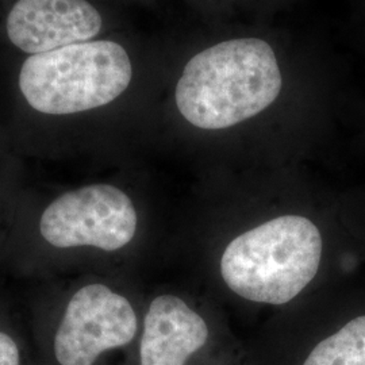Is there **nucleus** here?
Returning a JSON list of instances; mask_svg holds the SVG:
<instances>
[{
	"mask_svg": "<svg viewBox=\"0 0 365 365\" xmlns=\"http://www.w3.org/2000/svg\"><path fill=\"white\" fill-rule=\"evenodd\" d=\"M101 27L102 16L87 0H18L7 18L9 38L33 54L87 42Z\"/></svg>",
	"mask_w": 365,
	"mask_h": 365,
	"instance_id": "obj_6",
	"label": "nucleus"
},
{
	"mask_svg": "<svg viewBox=\"0 0 365 365\" xmlns=\"http://www.w3.org/2000/svg\"><path fill=\"white\" fill-rule=\"evenodd\" d=\"M0 365H19L18 346L9 334L0 331Z\"/></svg>",
	"mask_w": 365,
	"mask_h": 365,
	"instance_id": "obj_9",
	"label": "nucleus"
},
{
	"mask_svg": "<svg viewBox=\"0 0 365 365\" xmlns=\"http://www.w3.org/2000/svg\"><path fill=\"white\" fill-rule=\"evenodd\" d=\"M39 230L56 248L92 247L114 252L126 247L137 230L130 197L110 184L69 191L43 211Z\"/></svg>",
	"mask_w": 365,
	"mask_h": 365,
	"instance_id": "obj_4",
	"label": "nucleus"
},
{
	"mask_svg": "<svg viewBox=\"0 0 365 365\" xmlns=\"http://www.w3.org/2000/svg\"><path fill=\"white\" fill-rule=\"evenodd\" d=\"M131 75L130 58L117 42H80L31 54L21 68L19 88L39 113L68 115L111 103Z\"/></svg>",
	"mask_w": 365,
	"mask_h": 365,
	"instance_id": "obj_3",
	"label": "nucleus"
},
{
	"mask_svg": "<svg viewBox=\"0 0 365 365\" xmlns=\"http://www.w3.org/2000/svg\"><path fill=\"white\" fill-rule=\"evenodd\" d=\"M322 256V235L313 222L284 215L233 240L221 260L225 283L245 299L284 304L313 280Z\"/></svg>",
	"mask_w": 365,
	"mask_h": 365,
	"instance_id": "obj_2",
	"label": "nucleus"
},
{
	"mask_svg": "<svg viewBox=\"0 0 365 365\" xmlns=\"http://www.w3.org/2000/svg\"><path fill=\"white\" fill-rule=\"evenodd\" d=\"M207 339V324L185 302L173 295L157 297L145 317L141 365H185Z\"/></svg>",
	"mask_w": 365,
	"mask_h": 365,
	"instance_id": "obj_7",
	"label": "nucleus"
},
{
	"mask_svg": "<svg viewBox=\"0 0 365 365\" xmlns=\"http://www.w3.org/2000/svg\"><path fill=\"white\" fill-rule=\"evenodd\" d=\"M303 365H365V315L321 341Z\"/></svg>",
	"mask_w": 365,
	"mask_h": 365,
	"instance_id": "obj_8",
	"label": "nucleus"
},
{
	"mask_svg": "<svg viewBox=\"0 0 365 365\" xmlns=\"http://www.w3.org/2000/svg\"><path fill=\"white\" fill-rule=\"evenodd\" d=\"M280 90L272 48L262 39H232L188 61L176 87V105L191 125L218 130L257 115Z\"/></svg>",
	"mask_w": 365,
	"mask_h": 365,
	"instance_id": "obj_1",
	"label": "nucleus"
},
{
	"mask_svg": "<svg viewBox=\"0 0 365 365\" xmlns=\"http://www.w3.org/2000/svg\"><path fill=\"white\" fill-rule=\"evenodd\" d=\"M137 315L130 302L105 284L80 288L71 298L54 339L60 365H93L110 349L133 341Z\"/></svg>",
	"mask_w": 365,
	"mask_h": 365,
	"instance_id": "obj_5",
	"label": "nucleus"
}]
</instances>
